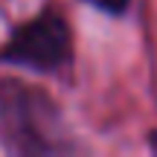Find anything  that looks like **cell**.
<instances>
[{
	"instance_id": "6da1fadb",
	"label": "cell",
	"mask_w": 157,
	"mask_h": 157,
	"mask_svg": "<svg viewBox=\"0 0 157 157\" xmlns=\"http://www.w3.org/2000/svg\"><path fill=\"white\" fill-rule=\"evenodd\" d=\"M58 113L41 90L23 82H0V140L17 154H50L58 148Z\"/></svg>"
},
{
	"instance_id": "7a4b0ae2",
	"label": "cell",
	"mask_w": 157,
	"mask_h": 157,
	"mask_svg": "<svg viewBox=\"0 0 157 157\" xmlns=\"http://www.w3.org/2000/svg\"><path fill=\"white\" fill-rule=\"evenodd\" d=\"M6 58L32 70H56L70 58V29L61 15L44 12L21 26L6 47Z\"/></svg>"
},
{
	"instance_id": "3957f363",
	"label": "cell",
	"mask_w": 157,
	"mask_h": 157,
	"mask_svg": "<svg viewBox=\"0 0 157 157\" xmlns=\"http://www.w3.org/2000/svg\"><path fill=\"white\" fill-rule=\"evenodd\" d=\"M87 3L99 6L102 12H111V15H119V12H125V6H128V0H87Z\"/></svg>"
},
{
	"instance_id": "277c9868",
	"label": "cell",
	"mask_w": 157,
	"mask_h": 157,
	"mask_svg": "<svg viewBox=\"0 0 157 157\" xmlns=\"http://www.w3.org/2000/svg\"><path fill=\"white\" fill-rule=\"evenodd\" d=\"M151 146H154V148H157V134H154V137H151Z\"/></svg>"
}]
</instances>
